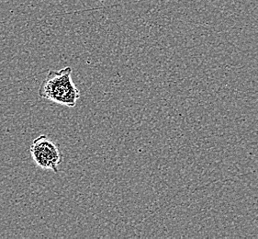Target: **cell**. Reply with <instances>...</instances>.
<instances>
[{
    "label": "cell",
    "mask_w": 258,
    "mask_h": 239,
    "mask_svg": "<svg viewBox=\"0 0 258 239\" xmlns=\"http://www.w3.org/2000/svg\"><path fill=\"white\" fill-rule=\"evenodd\" d=\"M30 153L37 166L54 173L58 172V166L63 161L60 147L46 135H40L32 141Z\"/></svg>",
    "instance_id": "7a4b0ae2"
},
{
    "label": "cell",
    "mask_w": 258,
    "mask_h": 239,
    "mask_svg": "<svg viewBox=\"0 0 258 239\" xmlns=\"http://www.w3.org/2000/svg\"><path fill=\"white\" fill-rule=\"evenodd\" d=\"M72 72L70 67L50 70L40 86L39 97L64 107H76L81 94L73 81Z\"/></svg>",
    "instance_id": "6da1fadb"
}]
</instances>
